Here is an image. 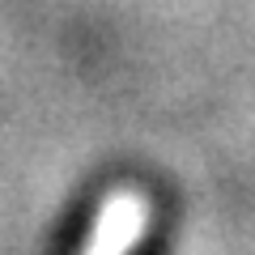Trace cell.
Segmentation results:
<instances>
[{
    "label": "cell",
    "instance_id": "1",
    "mask_svg": "<svg viewBox=\"0 0 255 255\" xmlns=\"http://www.w3.org/2000/svg\"><path fill=\"white\" fill-rule=\"evenodd\" d=\"M145 221H149V204L140 191H111L98 209V221H94L81 255H132L145 234Z\"/></svg>",
    "mask_w": 255,
    "mask_h": 255
}]
</instances>
